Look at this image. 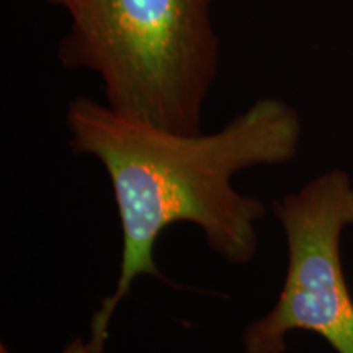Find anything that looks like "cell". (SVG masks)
Instances as JSON below:
<instances>
[{
  "mask_svg": "<svg viewBox=\"0 0 353 353\" xmlns=\"http://www.w3.org/2000/svg\"><path fill=\"white\" fill-rule=\"evenodd\" d=\"M65 125L70 151L99 159L107 170L123 231L117 288L90 321L94 353H105L114 309L136 278L170 283L157 268L154 249L172 224H195L210 249L232 265L257 255V221L267 210L259 198L237 192L232 176L291 161L301 138L298 113L278 99L254 101L210 134L162 130L88 97L70 100Z\"/></svg>",
  "mask_w": 353,
  "mask_h": 353,
  "instance_id": "cell-1",
  "label": "cell"
},
{
  "mask_svg": "<svg viewBox=\"0 0 353 353\" xmlns=\"http://www.w3.org/2000/svg\"><path fill=\"white\" fill-rule=\"evenodd\" d=\"M214 0H70L57 59L103 83L114 112L198 134L219 69Z\"/></svg>",
  "mask_w": 353,
  "mask_h": 353,
  "instance_id": "cell-2",
  "label": "cell"
},
{
  "mask_svg": "<svg viewBox=\"0 0 353 353\" xmlns=\"http://www.w3.org/2000/svg\"><path fill=\"white\" fill-rule=\"evenodd\" d=\"M272 211L288 242V270L272 311L242 330L244 353H283L291 330H309L337 353H353V299L341 262L342 231L353 224L350 176L322 174L273 201Z\"/></svg>",
  "mask_w": 353,
  "mask_h": 353,
  "instance_id": "cell-3",
  "label": "cell"
},
{
  "mask_svg": "<svg viewBox=\"0 0 353 353\" xmlns=\"http://www.w3.org/2000/svg\"><path fill=\"white\" fill-rule=\"evenodd\" d=\"M0 353L10 352H8V348L2 343V345H0ZM59 353H94V348L90 345V341H83L81 337H76L72 339V341H70Z\"/></svg>",
  "mask_w": 353,
  "mask_h": 353,
  "instance_id": "cell-4",
  "label": "cell"
},
{
  "mask_svg": "<svg viewBox=\"0 0 353 353\" xmlns=\"http://www.w3.org/2000/svg\"><path fill=\"white\" fill-rule=\"evenodd\" d=\"M46 2H48V3H52V6L63 7L64 10H65V8H68V6H69L70 0H46Z\"/></svg>",
  "mask_w": 353,
  "mask_h": 353,
  "instance_id": "cell-5",
  "label": "cell"
}]
</instances>
